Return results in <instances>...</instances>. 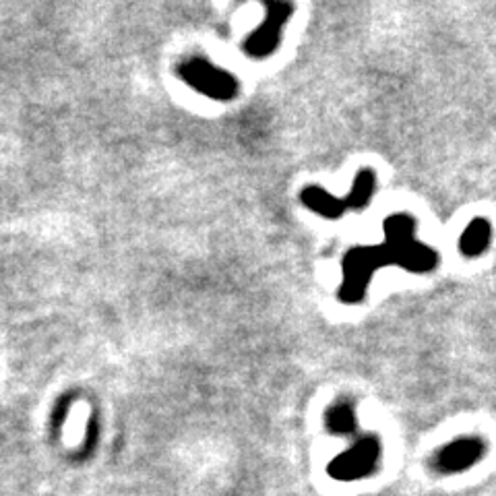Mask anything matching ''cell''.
<instances>
[{
	"instance_id": "7",
	"label": "cell",
	"mask_w": 496,
	"mask_h": 496,
	"mask_svg": "<svg viewBox=\"0 0 496 496\" xmlns=\"http://www.w3.org/2000/svg\"><path fill=\"white\" fill-rule=\"evenodd\" d=\"M300 201L304 203L308 210L319 213L321 218L325 220H340L343 213H346V205H343V199L333 197L321 186H306L300 192Z\"/></svg>"
},
{
	"instance_id": "3",
	"label": "cell",
	"mask_w": 496,
	"mask_h": 496,
	"mask_svg": "<svg viewBox=\"0 0 496 496\" xmlns=\"http://www.w3.org/2000/svg\"><path fill=\"white\" fill-rule=\"evenodd\" d=\"M178 77L191 89L203 93L215 102H229L240 91L239 79L218 67V64L201 59V56H192V59H186L178 64Z\"/></svg>"
},
{
	"instance_id": "9",
	"label": "cell",
	"mask_w": 496,
	"mask_h": 496,
	"mask_svg": "<svg viewBox=\"0 0 496 496\" xmlns=\"http://www.w3.org/2000/svg\"><path fill=\"white\" fill-rule=\"evenodd\" d=\"M377 176L370 168H362L356 174V181L351 184V191L343 199V205H346V211H360L366 210L372 199V192H375Z\"/></svg>"
},
{
	"instance_id": "4",
	"label": "cell",
	"mask_w": 496,
	"mask_h": 496,
	"mask_svg": "<svg viewBox=\"0 0 496 496\" xmlns=\"http://www.w3.org/2000/svg\"><path fill=\"white\" fill-rule=\"evenodd\" d=\"M380 455H383V445H380L379 438L364 436L351 445L348 451H343L342 455H337L329 463L327 472L331 478L340 482H354L375 472Z\"/></svg>"
},
{
	"instance_id": "2",
	"label": "cell",
	"mask_w": 496,
	"mask_h": 496,
	"mask_svg": "<svg viewBox=\"0 0 496 496\" xmlns=\"http://www.w3.org/2000/svg\"><path fill=\"white\" fill-rule=\"evenodd\" d=\"M385 242L398 255V267L412 273H428L436 267L438 255L416 239V220L409 213H393L385 220Z\"/></svg>"
},
{
	"instance_id": "8",
	"label": "cell",
	"mask_w": 496,
	"mask_h": 496,
	"mask_svg": "<svg viewBox=\"0 0 496 496\" xmlns=\"http://www.w3.org/2000/svg\"><path fill=\"white\" fill-rule=\"evenodd\" d=\"M491 236H492L491 221L484 218L472 220L463 229L462 239H459V253L470 258L480 257L488 248V244H491Z\"/></svg>"
},
{
	"instance_id": "10",
	"label": "cell",
	"mask_w": 496,
	"mask_h": 496,
	"mask_svg": "<svg viewBox=\"0 0 496 496\" xmlns=\"http://www.w3.org/2000/svg\"><path fill=\"white\" fill-rule=\"evenodd\" d=\"M325 424L329 433L333 435H351L356 430V414L348 401L331 406L325 414Z\"/></svg>"
},
{
	"instance_id": "1",
	"label": "cell",
	"mask_w": 496,
	"mask_h": 496,
	"mask_svg": "<svg viewBox=\"0 0 496 496\" xmlns=\"http://www.w3.org/2000/svg\"><path fill=\"white\" fill-rule=\"evenodd\" d=\"M398 265V255L391 244H375V247H354L343 257V282L340 287V300L346 304H356L366 296L370 277L375 271Z\"/></svg>"
},
{
	"instance_id": "6",
	"label": "cell",
	"mask_w": 496,
	"mask_h": 496,
	"mask_svg": "<svg viewBox=\"0 0 496 496\" xmlns=\"http://www.w3.org/2000/svg\"><path fill=\"white\" fill-rule=\"evenodd\" d=\"M484 455V443L478 438H457L436 453L435 467L441 473H459L470 467Z\"/></svg>"
},
{
	"instance_id": "5",
	"label": "cell",
	"mask_w": 496,
	"mask_h": 496,
	"mask_svg": "<svg viewBox=\"0 0 496 496\" xmlns=\"http://www.w3.org/2000/svg\"><path fill=\"white\" fill-rule=\"evenodd\" d=\"M292 17L290 3H267L265 5V19L257 30L248 35L244 42V54L250 59H267L276 52L279 42H282V32L287 21Z\"/></svg>"
}]
</instances>
